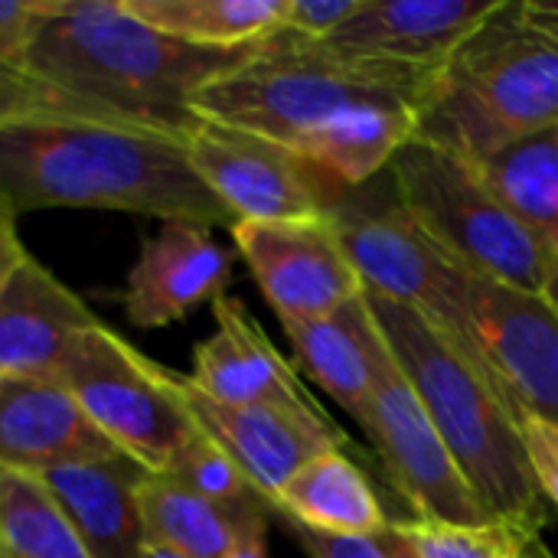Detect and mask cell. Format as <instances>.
Instances as JSON below:
<instances>
[{
    "mask_svg": "<svg viewBox=\"0 0 558 558\" xmlns=\"http://www.w3.org/2000/svg\"><path fill=\"white\" fill-rule=\"evenodd\" d=\"M56 379L108 445L147 474H163L199 432L180 399L177 376L141 356L105 324L88 327L72 343Z\"/></svg>",
    "mask_w": 558,
    "mask_h": 558,
    "instance_id": "ba28073f",
    "label": "cell"
},
{
    "mask_svg": "<svg viewBox=\"0 0 558 558\" xmlns=\"http://www.w3.org/2000/svg\"><path fill=\"white\" fill-rule=\"evenodd\" d=\"M389 177L402 206L464 271L546 294L558 265L553 245L494 193L474 160L412 137L392 157Z\"/></svg>",
    "mask_w": 558,
    "mask_h": 558,
    "instance_id": "8992f818",
    "label": "cell"
},
{
    "mask_svg": "<svg viewBox=\"0 0 558 558\" xmlns=\"http://www.w3.org/2000/svg\"><path fill=\"white\" fill-rule=\"evenodd\" d=\"M232 558H268V517L258 520L255 526H248V533L242 536Z\"/></svg>",
    "mask_w": 558,
    "mask_h": 558,
    "instance_id": "e575fe53",
    "label": "cell"
},
{
    "mask_svg": "<svg viewBox=\"0 0 558 558\" xmlns=\"http://www.w3.org/2000/svg\"><path fill=\"white\" fill-rule=\"evenodd\" d=\"M517 425L543 497H549L558 507V425L523 409H517Z\"/></svg>",
    "mask_w": 558,
    "mask_h": 558,
    "instance_id": "83f0119b",
    "label": "cell"
},
{
    "mask_svg": "<svg viewBox=\"0 0 558 558\" xmlns=\"http://www.w3.org/2000/svg\"><path fill=\"white\" fill-rule=\"evenodd\" d=\"M396 526L422 558H523L526 546L539 539L507 520H490L481 526L412 520Z\"/></svg>",
    "mask_w": 558,
    "mask_h": 558,
    "instance_id": "4316f807",
    "label": "cell"
},
{
    "mask_svg": "<svg viewBox=\"0 0 558 558\" xmlns=\"http://www.w3.org/2000/svg\"><path fill=\"white\" fill-rule=\"evenodd\" d=\"M376 180L343 186L337 203L327 209L363 291L412 307L487 373L471 320V271L445 255L415 222L402 206L389 170L386 183Z\"/></svg>",
    "mask_w": 558,
    "mask_h": 558,
    "instance_id": "52a82bcc",
    "label": "cell"
},
{
    "mask_svg": "<svg viewBox=\"0 0 558 558\" xmlns=\"http://www.w3.org/2000/svg\"><path fill=\"white\" fill-rule=\"evenodd\" d=\"M275 513L337 536H376L392 523L366 474L347 451H327L304 464L278 494Z\"/></svg>",
    "mask_w": 558,
    "mask_h": 558,
    "instance_id": "7402d4cb",
    "label": "cell"
},
{
    "mask_svg": "<svg viewBox=\"0 0 558 558\" xmlns=\"http://www.w3.org/2000/svg\"><path fill=\"white\" fill-rule=\"evenodd\" d=\"M373 314L366 298H353L340 311L314 320H281V330L294 350V366L320 386L363 432H369L373 399Z\"/></svg>",
    "mask_w": 558,
    "mask_h": 558,
    "instance_id": "ffe728a7",
    "label": "cell"
},
{
    "mask_svg": "<svg viewBox=\"0 0 558 558\" xmlns=\"http://www.w3.org/2000/svg\"><path fill=\"white\" fill-rule=\"evenodd\" d=\"M0 556L88 558L69 517L36 474L0 468Z\"/></svg>",
    "mask_w": 558,
    "mask_h": 558,
    "instance_id": "d4e9b609",
    "label": "cell"
},
{
    "mask_svg": "<svg viewBox=\"0 0 558 558\" xmlns=\"http://www.w3.org/2000/svg\"><path fill=\"white\" fill-rule=\"evenodd\" d=\"M379 536H383V546H386V556L389 558H422L415 549H412V543L399 533V526H396V523H389Z\"/></svg>",
    "mask_w": 558,
    "mask_h": 558,
    "instance_id": "d590c367",
    "label": "cell"
},
{
    "mask_svg": "<svg viewBox=\"0 0 558 558\" xmlns=\"http://www.w3.org/2000/svg\"><path fill=\"white\" fill-rule=\"evenodd\" d=\"M520 7H523V16L536 29H543V33L558 39V0H523Z\"/></svg>",
    "mask_w": 558,
    "mask_h": 558,
    "instance_id": "836d02e7",
    "label": "cell"
},
{
    "mask_svg": "<svg viewBox=\"0 0 558 558\" xmlns=\"http://www.w3.org/2000/svg\"><path fill=\"white\" fill-rule=\"evenodd\" d=\"M553 252H556V262H558V235L553 239Z\"/></svg>",
    "mask_w": 558,
    "mask_h": 558,
    "instance_id": "f35d334b",
    "label": "cell"
},
{
    "mask_svg": "<svg viewBox=\"0 0 558 558\" xmlns=\"http://www.w3.org/2000/svg\"><path fill=\"white\" fill-rule=\"evenodd\" d=\"M141 558H186V556H180V553H173V549H163V546L147 543V546H144V553H141Z\"/></svg>",
    "mask_w": 558,
    "mask_h": 558,
    "instance_id": "8d00e7d4",
    "label": "cell"
},
{
    "mask_svg": "<svg viewBox=\"0 0 558 558\" xmlns=\"http://www.w3.org/2000/svg\"><path fill=\"white\" fill-rule=\"evenodd\" d=\"M477 353L513 409L558 425V311L530 294L471 275Z\"/></svg>",
    "mask_w": 558,
    "mask_h": 558,
    "instance_id": "7c38bea8",
    "label": "cell"
},
{
    "mask_svg": "<svg viewBox=\"0 0 558 558\" xmlns=\"http://www.w3.org/2000/svg\"><path fill=\"white\" fill-rule=\"evenodd\" d=\"M229 281L232 255L213 239L209 226L170 219L141 242L128 271L124 314L141 330L170 327L196 307L216 304Z\"/></svg>",
    "mask_w": 558,
    "mask_h": 558,
    "instance_id": "9a60e30c",
    "label": "cell"
},
{
    "mask_svg": "<svg viewBox=\"0 0 558 558\" xmlns=\"http://www.w3.org/2000/svg\"><path fill=\"white\" fill-rule=\"evenodd\" d=\"M546 301L558 311V265L556 271H553V278H549V284H546Z\"/></svg>",
    "mask_w": 558,
    "mask_h": 558,
    "instance_id": "74e56055",
    "label": "cell"
},
{
    "mask_svg": "<svg viewBox=\"0 0 558 558\" xmlns=\"http://www.w3.org/2000/svg\"><path fill=\"white\" fill-rule=\"evenodd\" d=\"M0 190L16 213L75 206L235 226L183 134L118 118L29 111L0 124Z\"/></svg>",
    "mask_w": 558,
    "mask_h": 558,
    "instance_id": "3957f363",
    "label": "cell"
},
{
    "mask_svg": "<svg viewBox=\"0 0 558 558\" xmlns=\"http://www.w3.org/2000/svg\"><path fill=\"white\" fill-rule=\"evenodd\" d=\"M500 7L504 0H360L324 43L366 59L441 69Z\"/></svg>",
    "mask_w": 558,
    "mask_h": 558,
    "instance_id": "2e32d148",
    "label": "cell"
},
{
    "mask_svg": "<svg viewBox=\"0 0 558 558\" xmlns=\"http://www.w3.org/2000/svg\"><path fill=\"white\" fill-rule=\"evenodd\" d=\"M494 193L549 245L558 235V124L477 163Z\"/></svg>",
    "mask_w": 558,
    "mask_h": 558,
    "instance_id": "cb8c5ba5",
    "label": "cell"
},
{
    "mask_svg": "<svg viewBox=\"0 0 558 558\" xmlns=\"http://www.w3.org/2000/svg\"><path fill=\"white\" fill-rule=\"evenodd\" d=\"M154 29L196 46H248L281 29L284 0H124Z\"/></svg>",
    "mask_w": 558,
    "mask_h": 558,
    "instance_id": "603a6c76",
    "label": "cell"
},
{
    "mask_svg": "<svg viewBox=\"0 0 558 558\" xmlns=\"http://www.w3.org/2000/svg\"><path fill=\"white\" fill-rule=\"evenodd\" d=\"M363 298L392 360L487 513L539 536L546 526L543 490L507 392L412 307L366 291Z\"/></svg>",
    "mask_w": 558,
    "mask_h": 558,
    "instance_id": "277c9868",
    "label": "cell"
},
{
    "mask_svg": "<svg viewBox=\"0 0 558 558\" xmlns=\"http://www.w3.org/2000/svg\"><path fill=\"white\" fill-rule=\"evenodd\" d=\"M167 477H173L177 484H183L186 490L229 507V510H255V507H271L252 484L248 477L239 471V464L199 428L186 448L170 461V468L163 471Z\"/></svg>",
    "mask_w": 558,
    "mask_h": 558,
    "instance_id": "484cf974",
    "label": "cell"
},
{
    "mask_svg": "<svg viewBox=\"0 0 558 558\" xmlns=\"http://www.w3.org/2000/svg\"><path fill=\"white\" fill-rule=\"evenodd\" d=\"M356 7L360 0H284L281 29L311 43H324L356 13Z\"/></svg>",
    "mask_w": 558,
    "mask_h": 558,
    "instance_id": "f1b7e54d",
    "label": "cell"
},
{
    "mask_svg": "<svg viewBox=\"0 0 558 558\" xmlns=\"http://www.w3.org/2000/svg\"><path fill=\"white\" fill-rule=\"evenodd\" d=\"M369 363H373V399H369L366 438L373 441L396 490L415 510V520L454 523V526L490 523L494 517L464 481L435 422L428 418L422 399L415 396L412 383L392 360L379 327H373Z\"/></svg>",
    "mask_w": 558,
    "mask_h": 558,
    "instance_id": "9c48e42d",
    "label": "cell"
},
{
    "mask_svg": "<svg viewBox=\"0 0 558 558\" xmlns=\"http://www.w3.org/2000/svg\"><path fill=\"white\" fill-rule=\"evenodd\" d=\"M291 536L301 543L307 558H389L383 536H337V533H317L301 523L284 520Z\"/></svg>",
    "mask_w": 558,
    "mask_h": 558,
    "instance_id": "4dcf8cb0",
    "label": "cell"
},
{
    "mask_svg": "<svg viewBox=\"0 0 558 558\" xmlns=\"http://www.w3.org/2000/svg\"><path fill=\"white\" fill-rule=\"evenodd\" d=\"M0 558H3V556H0Z\"/></svg>",
    "mask_w": 558,
    "mask_h": 558,
    "instance_id": "60d3db41",
    "label": "cell"
},
{
    "mask_svg": "<svg viewBox=\"0 0 558 558\" xmlns=\"http://www.w3.org/2000/svg\"><path fill=\"white\" fill-rule=\"evenodd\" d=\"M232 239L278 320H314L363 294L327 216L235 222Z\"/></svg>",
    "mask_w": 558,
    "mask_h": 558,
    "instance_id": "8fae6325",
    "label": "cell"
},
{
    "mask_svg": "<svg viewBox=\"0 0 558 558\" xmlns=\"http://www.w3.org/2000/svg\"><path fill=\"white\" fill-rule=\"evenodd\" d=\"M144 474L131 458L111 454L49 468L36 477L69 517L88 558H141L147 546L137 500Z\"/></svg>",
    "mask_w": 558,
    "mask_h": 558,
    "instance_id": "d6986e66",
    "label": "cell"
},
{
    "mask_svg": "<svg viewBox=\"0 0 558 558\" xmlns=\"http://www.w3.org/2000/svg\"><path fill=\"white\" fill-rule=\"evenodd\" d=\"M95 324L85 301L29 255L0 291V379L56 376Z\"/></svg>",
    "mask_w": 558,
    "mask_h": 558,
    "instance_id": "ac0fdd59",
    "label": "cell"
},
{
    "mask_svg": "<svg viewBox=\"0 0 558 558\" xmlns=\"http://www.w3.org/2000/svg\"><path fill=\"white\" fill-rule=\"evenodd\" d=\"M177 389L193 422L239 464L248 484L271 504L284 484L314 458L347 451L350 438L330 415H307L268 405H219L177 376Z\"/></svg>",
    "mask_w": 558,
    "mask_h": 558,
    "instance_id": "4fadbf2b",
    "label": "cell"
},
{
    "mask_svg": "<svg viewBox=\"0 0 558 558\" xmlns=\"http://www.w3.org/2000/svg\"><path fill=\"white\" fill-rule=\"evenodd\" d=\"M16 216L20 213L13 209V203L0 190V291L16 275V268L29 258V252L23 248L20 232H16Z\"/></svg>",
    "mask_w": 558,
    "mask_h": 558,
    "instance_id": "d6a6232c",
    "label": "cell"
},
{
    "mask_svg": "<svg viewBox=\"0 0 558 558\" xmlns=\"http://www.w3.org/2000/svg\"><path fill=\"white\" fill-rule=\"evenodd\" d=\"M43 7L46 0H0V52L20 59L36 20L43 16Z\"/></svg>",
    "mask_w": 558,
    "mask_h": 558,
    "instance_id": "1f68e13d",
    "label": "cell"
},
{
    "mask_svg": "<svg viewBox=\"0 0 558 558\" xmlns=\"http://www.w3.org/2000/svg\"><path fill=\"white\" fill-rule=\"evenodd\" d=\"M186 150L203 183L222 199L235 222L314 219L343 193V183L301 154L216 121L186 134Z\"/></svg>",
    "mask_w": 558,
    "mask_h": 558,
    "instance_id": "30bf717a",
    "label": "cell"
},
{
    "mask_svg": "<svg viewBox=\"0 0 558 558\" xmlns=\"http://www.w3.org/2000/svg\"><path fill=\"white\" fill-rule=\"evenodd\" d=\"M29 111H52V95L20 65V59H0V124Z\"/></svg>",
    "mask_w": 558,
    "mask_h": 558,
    "instance_id": "f546056e",
    "label": "cell"
},
{
    "mask_svg": "<svg viewBox=\"0 0 558 558\" xmlns=\"http://www.w3.org/2000/svg\"><path fill=\"white\" fill-rule=\"evenodd\" d=\"M0 59H10V56H7V52H0Z\"/></svg>",
    "mask_w": 558,
    "mask_h": 558,
    "instance_id": "ab89813d",
    "label": "cell"
},
{
    "mask_svg": "<svg viewBox=\"0 0 558 558\" xmlns=\"http://www.w3.org/2000/svg\"><path fill=\"white\" fill-rule=\"evenodd\" d=\"M549 124H558V39L504 0L435 69L415 137L484 163Z\"/></svg>",
    "mask_w": 558,
    "mask_h": 558,
    "instance_id": "5b68a950",
    "label": "cell"
},
{
    "mask_svg": "<svg viewBox=\"0 0 558 558\" xmlns=\"http://www.w3.org/2000/svg\"><path fill=\"white\" fill-rule=\"evenodd\" d=\"M432 75L278 29L190 105L203 121L268 137L343 186H363L415 137Z\"/></svg>",
    "mask_w": 558,
    "mask_h": 558,
    "instance_id": "6da1fadb",
    "label": "cell"
},
{
    "mask_svg": "<svg viewBox=\"0 0 558 558\" xmlns=\"http://www.w3.org/2000/svg\"><path fill=\"white\" fill-rule=\"evenodd\" d=\"M213 333L193 350V389L219 405H268L307 415H327L304 389L298 366L288 363L248 307L222 294L213 304Z\"/></svg>",
    "mask_w": 558,
    "mask_h": 558,
    "instance_id": "5bb4252c",
    "label": "cell"
},
{
    "mask_svg": "<svg viewBox=\"0 0 558 558\" xmlns=\"http://www.w3.org/2000/svg\"><path fill=\"white\" fill-rule=\"evenodd\" d=\"M248 46H196L134 16L124 0H46L20 65L52 95V111L118 118L190 134L193 95L245 65Z\"/></svg>",
    "mask_w": 558,
    "mask_h": 558,
    "instance_id": "7a4b0ae2",
    "label": "cell"
},
{
    "mask_svg": "<svg viewBox=\"0 0 558 558\" xmlns=\"http://www.w3.org/2000/svg\"><path fill=\"white\" fill-rule=\"evenodd\" d=\"M118 454L56 376L0 379V468H49Z\"/></svg>",
    "mask_w": 558,
    "mask_h": 558,
    "instance_id": "e0dca14e",
    "label": "cell"
},
{
    "mask_svg": "<svg viewBox=\"0 0 558 558\" xmlns=\"http://www.w3.org/2000/svg\"><path fill=\"white\" fill-rule=\"evenodd\" d=\"M144 539L186 558H232L248 526L265 520L271 507L229 510L167 474H144L137 487Z\"/></svg>",
    "mask_w": 558,
    "mask_h": 558,
    "instance_id": "44dd1931",
    "label": "cell"
}]
</instances>
